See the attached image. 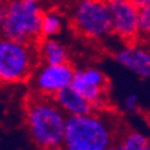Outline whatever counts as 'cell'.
Instances as JSON below:
<instances>
[{
  "label": "cell",
  "mask_w": 150,
  "mask_h": 150,
  "mask_svg": "<svg viewBox=\"0 0 150 150\" xmlns=\"http://www.w3.org/2000/svg\"><path fill=\"white\" fill-rule=\"evenodd\" d=\"M127 130L117 110L67 115L63 146L69 150H105L119 144Z\"/></svg>",
  "instance_id": "cell-1"
},
{
  "label": "cell",
  "mask_w": 150,
  "mask_h": 150,
  "mask_svg": "<svg viewBox=\"0 0 150 150\" xmlns=\"http://www.w3.org/2000/svg\"><path fill=\"white\" fill-rule=\"evenodd\" d=\"M66 112L52 99L31 93L24 100V122L31 141L40 150H59L64 142Z\"/></svg>",
  "instance_id": "cell-2"
},
{
  "label": "cell",
  "mask_w": 150,
  "mask_h": 150,
  "mask_svg": "<svg viewBox=\"0 0 150 150\" xmlns=\"http://www.w3.org/2000/svg\"><path fill=\"white\" fill-rule=\"evenodd\" d=\"M40 63L38 46L0 35V83L28 82Z\"/></svg>",
  "instance_id": "cell-3"
},
{
  "label": "cell",
  "mask_w": 150,
  "mask_h": 150,
  "mask_svg": "<svg viewBox=\"0 0 150 150\" xmlns=\"http://www.w3.org/2000/svg\"><path fill=\"white\" fill-rule=\"evenodd\" d=\"M43 11L38 3L28 0H6V13L1 35L13 40L39 46Z\"/></svg>",
  "instance_id": "cell-4"
},
{
  "label": "cell",
  "mask_w": 150,
  "mask_h": 150,
  "mask_svg": "<svg viewBox=\"0 0 150 150\" xmlns=\"http://www.w3.org/2000/svg\"><path fill=\"white\" fill-rule=\"evenodd\" d=\"M71 24L75 32L97 40L112 35V19L106 0H81L75 7Z\"/></svg>",
  "instance_id": "cell-5"
},
{
  "label": "cell",
  "mask_w": 150,
  "mask_h": 150,
  "mask_svg": "<svg viewBox=\"0 0 150 150\" xmlns=\"http://www.w3.org/2000/svg\"><path fill=\"white\" fill-rule=\"evenodd\" d=\"M112 19V34L125 44L137 47L141 42L138 30V8L131 0H106Z\"/></svg>",
  "instance_id": "cell-6"
},
{
  "label": "cell",
  "mask_w": 150,
  "mask_h": 150,
  "mask_svg": "<svg viewBox=\"0 0 150 150\" xmlns=\"http://www.w3.org/2000/svg\"><path fill=\"white\" fill-rule=\"evenodd\" d=\"M75 69L71 63L62 64H39L32 74V91L47 97H52L56 91L71 84Z\"/></svg>",
  "instance_id": "cell-7"
},
{
  "label": "cell",
  "mask_w": 150,
  "mask_h": 150,
  "mask_svg": "<svg viewBox=\"0 0 150 150\" xmlns=\"http://www.w3.org/2000/svg\"><path fill=\"white\" fill-rule=\"evenodd\" d=\"M52 99L66 115H83L94 111V107L87 99H84L71 84L60 88L52 95Z\"/></svg>",
  "instance_id": "cell-8"
},
{
  "label": "cell",
  "mask_w": 150,
  "mask_h": 150,
  "mask_svg": "<svg viewBox=\"0 0 150 150\" xmlns=\"http://www.w3.org/2000/svg\"><path fill=\"white\" fill-rule=\"evenodd\" d=\"M115 59L134 71L139 78L145 79L150 76V51L138 47H125L117 52Z\"/></svg>",
  "instance_id": "cell-9"
},
{
  "label": "cell",
  "mask_w": 150,
  "mask_h": 150,
  "mask_svg": "<svg viewBox=\"0 0 150 150\" xmlns=\"http://www.w3.org/2000/svg\"><path fill=\"white\" fill-rule=\"evenodd\" d=\"M40 60L48 64H62L69 63V52L62 43L56 42L55 39L46 38L38 46Z\"/></svg>",
  "instance_id": "cell-10"
},
{
  "label": "cell",
  "mask_w": 150,
  "mask_h": 150,
  "mask_svg": "<svg viewBox=\"0 0 150 150\" xmlns=\"http://www.w3.org/2000/svg\"><path fill=\"white\" fill-rule=\"evenodd\" d=\"M74 75L76 78H79L84 84L87 86H97V87H106L111 88V83H110L109 76L103 74L102 71L95 69H87V70H75Z\"/></svg>",
  "instance_id": "cell-11"
},
{
  "label": "cell",
  "mask_w": 150,
  "mask_h": 150,
  "mask_svg": "<svg viewBox=\"0 0 150 150\" xmlns=\"http://www.w3.org/2000/svg\"><path fill=\"white\" fill-rule=\"evenodd\" d=\"M147 138L134 130H127L121 139V150H146Z\"/></svg>",
  "instance_id": "cell-12"
},
{
  "label": "cell",
  "mask_w": 150,
  "mask_h": 150,
  "mask_svg": "<svg viewBox=\"0 0 150 150\" xmlns=\"http://www.w3.org/2000/svg\"><path fill=\"white\" fill-rule=\"evenodd\" d=\"M60 28H62V23H60V19L56 13L54 12L43 13V19H42V36H43V39L59 34Z\"/></svg>",
  "instance_id": "cell-13"
},
{
  "label": "cell",
  "mask_w": 150,
  "mask_h": 150,
  "mask_svg": "<svg viewBox=\"0 0 150 150\" xmlns=\"http://www.w3.org/2000/svg\"><path fill=\"white\" fill-rule=\"evenodd\" d=\"M138 30L139 36H150V4L138 9Z\"/></svg>",
  "instance_id": "cell-14"
},
{
  "label": "cell",
  "mask_w": 150,
  "mask_h": 150,
  "mask_svg": "<svg viewBox=\"0 0 150 150\" xmlns=\"http://www.w3.org/2000/svg\"><path fill=\"white\" fill-rule=\"evenodd\" d=\"M126 107H127L129 110H131V111L137 110V97H135V95H131V97L127 98V100H126Z\"/></svg>",
  "instance_id": "cell-15"
},
{
  "label": "cell",
  "mask_w": 150,
  "mask_h": 150,
  "mask_svg": "<svg viewBox=\"0 0 150 150\" xmlns=\"http://www.w3.org/2000/svg\"><path fill=\"white\" fill-rule=\"evenodd\" d=\"M4 13H6V0H0V35H1V30H3Z\"/></svg>",
  "instance_id": "cell-16"
},
{
  "label": "cell",
  "mask_w": 150,
  "mask_h": 150,
  "mask_svg": "<svg viewBox=\"0 0 150 150\" xmlns=\"http://www.w3.org/2000/svg\"><path fill=\"white\" fill-rule=\"evenodd\" d=\"M133 1V4H134L135 7H137L138 9L144 8L145 6H147V4H150V0H131Z\"/></svg>",
  "instance_id": "cell-17"
},
{
  "label": "cell",
  "mask_w": 150,
  "mask_h": 150,
  "mask_svg": "<svg viewBox=\"0 0 150 150\" xmlns=\"http://www.w3.org/2000/svg\"><path fill=\"white\" fill-rule=\"evenodd\" d=\"M121 144V142H119ZM119 144H112V145H110L109 147H106L105 150H121V145Z\"/></svg>",
  "instance_id": "cell-18"
},
{
  "label": "cell",
  "mask_w": 150,
  "mask_h": 150,
  "mask_svg": "<svg viewBox=\"0 0 150 150\" xmlns=\"http://www.w3.org/2000/svg\"><path fill=\"white\" fill-rule=\"evenodd\" d=\"M146 150H150V139L147 141V146H146Z\"/></svg>",
  "instance_id": "cell-19"
},
{
  "label": "cell",
  "mask_w": 150,
  "mask_h": 150,
  "mask_svg": "<svg viewBox=\"0 0 150 150\" xmlns=\"http://www.w3.org/2000/svg\"><path fill=\"white\" fill-rule=\"evenodd\" d=\"M28 1H34V3H38V1H40V0H28Z\"/></svg>",
  "instance_id": "cell-20"
}]
</instances>
